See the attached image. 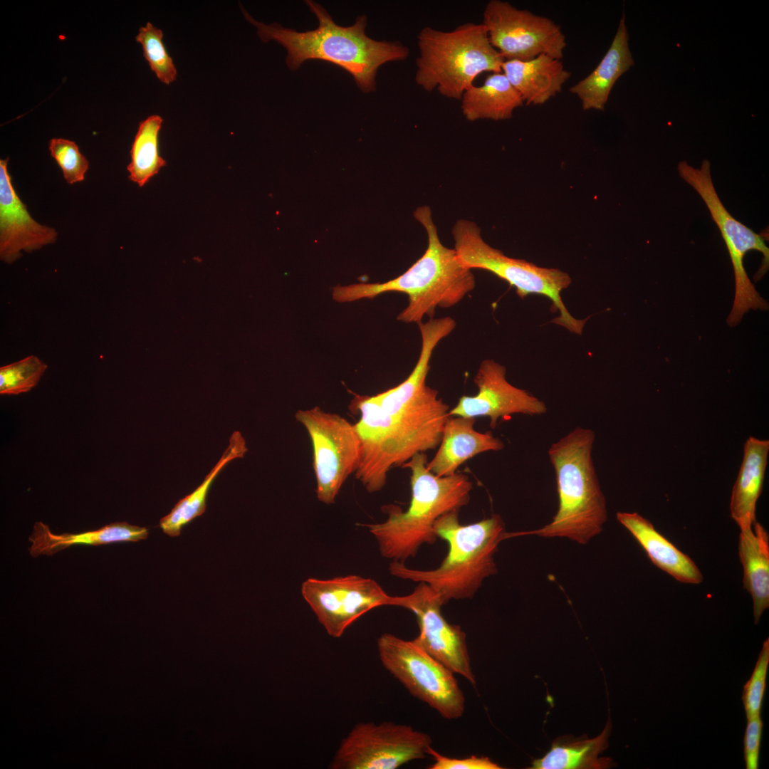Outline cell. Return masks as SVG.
<instances>
[{"label": "cell", "instance_id": "6da1fadb", "mask_svg": "<svg viewBox=\"0 0 769 769\" xmlns=\"http://www.w3.org/2000/svg\"><path fill=\"white\" fill-rule=\"evenodd\" d=\"M305 2L318 21L315 29L305 31L258 21L241 8L245 19L256 28L263 43L274 41L286 49V62L291 70H297L309 60L328 61L348 72L360 90L368 93L376 90L380 66L409 57V49L402 43L369 37L365 32L366 15L357 16L352 26H342L335 23L321 4L310 0Z\"/></svg>", "mask_w": 769, "mask_h": 769}, {"label": "cell", "instance_id": "7a4b0ae2", "mask_svg": "<svg viewBox=\"0 0 769 769\" xmlns=\"http://www.w3.org/2000/svg\"><path fill=\"white\" fill-rule=\"evenodd\" d=\"M414 216L424 228L428 244L424 253L407 271L384 283L337 286L333 298L340 303L373 298L388 292L408 295V305L397 319L406 323L433 318L437 308L459 303L475 287L472 270L460 261L454 249L442 244L429 206L418 207Z\"/></svg>", "mask_w": 769, "mask_h": 769}, {"label": "cell", "instance_id": "3957f363", "mask_svg": "<svg viewBox=\"0 0 769 769\" xmlns=\"http://www.w3.org/2000/svg\"><path fill=\"white\" fill-rule=\"evenodd\" d=\"M459 511L440 516L434 525L437 538L449 546L440 565L423 570L392 561V575L416 582H424L437 595L442 605L451 600L472 598L483 580L498 571L494 560L499 543L506 539L505 523L498 514L480 521L463 525Z\"/></svg>", "mask_w": 769, "mask_h": 769}, {"label": "cell", "instance_id": "277c9868", "mask_svg": "<svg viewBox=\"0 0 769 769\" xmlns=\"http://www.w3.org/2000/svg\"><path fill=\"white\" fill-rule=\"evenodd\" d=\"M425 453H418L402 466L411 471L412 498L405 511L385 507L388 517L380 523L364 524L376 539L380 555L404 563L424 544L437 540L434 525L444 514L467 505L473 483L463 474L437 476L427 469Z\"/></svg>", "mask_w": 769, "mask_h": 769}, {"label": "cell", "instance_id": "5b68a950", "mask_svg": "<svg viewBox=\"0 0 769 769\" xmlns=\"http://www.w3.org/2000/svg\"><path fill=\"white\" fill-rule=\"evenodd\" d=\"M595 440L592 429L577 427L550 446L548 454L556 477L558 511L543 527L509 533L508 537L566 538L584 545L602 532L607 511L592 457Z\"/></svg>", "mask_w": 769, "mask_h": 769}, {"label": "cell", "instance_id": "8992f818", "mask_svg": "<svg viewBox=\"0 0 769 769\" xmlns=\"http://www.w3.org/2000/svg\"><path fill=\"white\" fill-rule=\"evenodd\" d=\"M415 83L461 100L482 73L501 72L504 58L491 44L482 23H466L451 31L425 26L417 34Z\"/></svg>", "mask_w": 769, "mask_h": 769}, {"label": "cell", "instance_id": "52a82bcc", "mask_svg": "<svg viewBox=\"0 0 769 769\" xmlns=\"http://www.w3.org/2000/svg\"><path fill=\"white\" fill-rule=\"evenodd\" d=\"M452 234L454 249L465 267L495 274L513 286L521 298L534 293L547 297L551 300L554 311L560 312V315L552 322L572 333L582 334L587 319L572 316L561 298V292L571 283V278L567 273L506 256L482 239L480 228L474 221L458 220L453 226Z\"/></svg>", "mask_w": 769, "mask_h": 769}, {"label": "cell", "instance_id": "ba28073f", "mask_svg": "<svg viewBox=\"0 0 769 769\" xmlns=\"http://www.w3.org/2000/svg\"><path fill=\"white\" fill-rule=\"evenodd\" d=\"M679 176L700 195L712 219L716 224L726 245L733 266L735 278V296L733 307L727 318L729 326L739 324L749 310H768L767 301L761 297L749 279L743 264L746 254L750 251L762 253L761 267L757 273L760 279L767 271L769 249L765 239L736 219L725 208L713 185L711 163L705 159L700 168H695L686 161L677 165Z\"/></svg>", "mask_w": 769, "mask_h": 769}, {"label": "cell", "instance_id": "9c48e42d", "mask_svg": "<svg viewBox=\"0 0 769 769\" xmlns=\"http://www.w3.org/2000/svg\"><path fill=\"white\" fill-rule=\"evenodd\" d=\"M377 645L382 666L413 696L446 719L463 716L465 697L454 673L414 640L384 633L377 639Z\"/></svg>", "mask_w": 769, "mask_h": 769}, {"label": "cell", "instance_id": "30bf717a", "mask_svg": "<svg viewBox=\"0 0 769 769\" xmlns=\"http://www.w3.org/2000/svg\"><path fill=\"white\" fill-rule=\"evenodd\" d=\"M295 418L306 429L312 443L317 498L325 504H333L359 465L361 446L355 424L317 406L297 411Z\"/></svg>", "mask_w": 769, "mask_h": 769}, {"label": "cell", "instance_id": "8fae6325", "mask_svg": "<svg viewBox=\"0 0 769 769\" xmlns=\"http://www.w3.org/2000/svg\"><path fill=\"white\" fill-rule=\"evenodd\" d=\"M428 733L392 721L359 723L341 741L330 769H396L423 759L431 745Z\"/></svg>", "mask_w": 769, "mask_h": 769}, {"label": "cell", "instance_id": "7c38bea8", "mask_svg": "<svg viewBox=\"0 0 769 769\" xmlns=\"http://www.w3.org/2000/svg\"><path fill=\"white\" fill-rule=\"evenodd\" d=\"M491 44L505 61H528L540 54L561 59L566 47L560 26L551 19L501 0L489 1L483 22Z\"/></svg>", "mask_w": 769, "mask_h": 769}, {"label": "cell", "instance_id": "4fadbf2b", "mask_svg": "<svg viewBox=\"0 0 769 769\" xmlns=\"http://www.w3.org/2000/svg\"><path fill=\"white\" fill-rule=\"evenodd\" d=\"M350 407L360 414L355 424L361 446L355 477L367 492L375 493L385 486L391 469L402 466L415 454L375 396L355 394Z\"/></svg>", "mask_w": 769, "mask_h": 769}, {"label": "cell", "instance_id": "5bb4252c", "mask_svg": "<svg viewBox=\"0 0 769 769\" xmlns=\"http://www.w3.org/2000/svg\"><path fill=\"white\" fill-rule=\"evenodd\" d=\"M301 594L328 634L339 638L371 610L390 606L392 596L373 579L356 575L322 580L309 577Z\"/></svg>", "mask_w": 769, "mask_h": 769}, {"label": "cell", "instance_id": "9a60e30c", "mask_svg": "<svg viewBox=\"0 0 769 769\" xmlns=\"http://www.w3.org/2000/svg\"><path fill=\"white\" fill-rule=\"evenodd\" d=\"M442 605L437 595L424 582H419L409 595L392 597L390 603V606L402 607L414 614L419 634L413 640L420 647L475 686L466 633L459 625L445 619L441 612Z\"/></svg>", "mask_w": 769, "mask_h": 769}, {"label": "cell", "instance_id": "2e32d148", "mask_svg": "<svg viewBox=\"0 0 769 769\" xmlns=\"http://www.w3.org/2000/svg\"><path fill=\"white\" fill-rule=\"evenodd\" d=\"M506 367L491 359L481 362L474 378L478 388L474 396H462L449 410V415L476 418L486 417L495 429L500 418L513 414L540 415L545 404L528 391L512 385L506 378Z\"/></svg>", "mask_w": 769, "mask_h": 769}, {"label": "cell", "instance_id": "e0dca14e", "mask_svg": "<svg viewBox=\"0 0 769 769\" xmlns=\"http://www.w3.org/2000/svg\"><path fill=\"white\" fill-rule=\"evenodd\" d=\"M9 159L0 160V258L12 263L22 251L31 253L53 244L58 233L31 217L12 184Z\"/></svg>", "mask_w": 769, "mask_h": 769}, {"label": "cell", "instance_id": "ac0fdd59", "mask_svg": "<svg viewBox=\"0 0 769 769\" xmlns=\"http://www.w3.org/2000/svg\"><path fill=\"white\" fill-rule=\"evenodd\" d=\"M475 418H449L442 433L440 446L434 457L427 462L429 471L437 476L456 474L468 459L481 453L501 451L504 443L491 431L479 432L474 429Z\"/></svg>", "mask_w": 769, "mask_h": 769}, {"label": "cell", "instance_id": "d6986e66", "mask_svg": "<svg viewBox=\"0 0 769 769\" xmlns=\"http://www.w3.org/2000/svg\"><path fill=\"white\" fill-rule=\"evenodd\" d=\"M634 65L623 14L614 39L600 63L587 76L570 87V92L580 100L583 110H604L614 83Z\"/></svg>", "mask_w": 769, "mask_h": 769}, {"label": "cell", "instance_id": "ffe728a7", "mask_svg": "<svg viewBox=\"0 0 769 769\" xmlns=\"http://www.w3.org/2000/svg\"><path fill=\"white\" fill-rule=\"evenodd\" d=\"M617 519L657 567L683 583L697 585L703 581V575L694 560L658 532L649 520L637 513L627 512H617Z\"/></svg>", "mask_w": 769, "mask_h": 769}, {"label": "cell", "instance_id": "44dd1931", "mask_svg": "<svg viewBox=\"0 0 769 769\" xmlns=\"http://www.w3.org/2000/svg\"><path fill=\"white\" fill-rule=\"evenodd\" d=\"M501 71L526 105H543L561 92L571 73L560 59L540 54L528 61H504Z\"/></svg>", "mask_w": 769, "mask_h": 769}, {"label": "cell", "instance_id": "7402d4cb", "mask_svg": "<svg viewBox=\"0 0 769 769\" xmlns=\"http://www.w3.org/2000/svg\"><path fill=\"white\" fill-rule=\"evenodd\" d=\"M769 440L750 436L744 444L743 457L732 489L730 513L740 530L756 521V503L761 495L768 464Z\"/></svg>", "mask_w": 769, "mask_h": 769}, {"label": "cell", "instance_id": "603a6c76", "mask_svg": "<svg viewBox=\"0 0 769 769\" xmlns=\"http://www.w3.org/2000/svg\"><path fill=\"white\" fill-rule=\"evenodd\" d=\"M740 530L738 555L743 570V585L752 597L757 624L769 607V536L757 521L751 528Z\"/></svg>", "mask_w": 769, "mask_h": 769}, {"label": "cell", "instance_id": "cb8c5ba5", "mask_svg": "<svg viewBox=\"0 0 769 769\" xmlns=\"http://www.w3.org/2000/svg\"><path fill=\"white\" fill-rule=\"evenodd\" d=\"M149 535L145 527L133 525L127 522H115L98 530L82 533L54 534L48 525L36 522L29 541L31 556L53 555L74 545H100L121 542H137L145 540Z\"/></svg>", "mask_w": 769, "mask_h": 769}, {"label": "cell", "instance_id": "d4e9b609", "mask_svg": "<svg viewBox=\"0 0 769 769\" xmlns=\"http://www.w3.org/2000/svg\"><path fill=\"white\" fill-rule=\"evenodd\" d=\"M461 101V113L471 122L508 120L524 103L502 71L488 75L481 85H471Z\"/></svg>", "mask_w": 769, "mask_h": 769}, {"label": "cell", "instance_id": "484cf974", "mask_svg": "<svg viewBox=\"0 0 769 769\" xmlns=\"http://www.w3.org/2000/svg\"><path fill=\"white\" fill-rule=\"evenodd\" d=\"M611 730L608 721L603 731L593 738H560L550 750L532 763L533 769H604L612 766L610 758H599L608 746Z\"/></svg>", "mask_w": 769, "mask_h": 769}, {"label": "cell", "instance_id": "4316f807", "mask_svg": "<svg viewBox=\"0 0 769 769\" xmlns=\"http://www.w3.org/2000/svg\"><path fill=\"white\" fill-rule=\"evenodd\" d=\"M247 451L244 438L239 431H234L229 439L228 447L203 482L193 492L180 499L170 513L161 518L159 527L162 531L170 537H177L184 525L202 515L206 507V496L216 477L226 464L235 459L243 458Z\"/></svg>", "mask_w": 769, "mask_h": 769}, {"label": "cell", "instance_id": "83f0119b", "mask_svg": "<svg viewBox=\"0 0 769 769\" xmlns=\"http://www.w3.org/2000/svg\"><path fill=\"white\" fill-rule=\"evenodd\" d=\"M163 120L158 115H152L141 121L132 142L131 161L127 167L129 179L140 187H143L166 165V161L160 156L159 150V133Z\"/></svg>", "mask_w": 769, "mask_h": 769}, {"label": "cell", "instance_id": "f1b7e54d", "mask_svg": "<svg viewBox=\"0 0 769 769\" xmlns=\"http://www.w3.org/2000/svg\"><path fill=\"white\" fill-rule=\"evenodd\" d=\"M163 31L150 22L139 28L135 40L142 45L143 56L152 71L163 83L174 82L177 70L163 43Z\"/></svg>", "mask_w": 769, "mask_h": 769}, {"label": "cell", "instance_id": "f546056e", "mask_svg": "<svg viewBox=\"0 0 769 769\" xmlns=\"http://www.w3.org/2000/svg\"><path fill=\"white\" fill-rule=\"evenodd\" d=\"M47 365L35 355L0 368V394H19L30 391L39 382Z\"/></svg>", "mask_w": 769, "mask_h": 769}, {"label": "cell", "instance_id": "4dcf8cb0", "mask_svg": "<svg viewBox=\"0 0 769 769\" xmlns=\"http://www.w3.org/2000/svg\"><path fill=\"white\" fill-rule=\"evenodd\" d=\"M48 149L68 184L84 180L89 162L81 154L75 142L63 138H52L49 141Z\"/></svg>", "mask_w": 769, "mask_h": 769}, {"label": "cell", "instance_id": "1f68e13d", "mask_svg": "<svg viewBox=\"0 0 769 769\" xmlns=\"http://www.w3.org/2000/svg\"><path fill=\"white\" fill-rule=\"evenodd\" d=\"M769 666V639L763 644L750 679L743 686L742 701L746 718L760 715Z\"/></svg>", "mask_w": 769, "mask_h": 769}, {"label": "cell", "instance_id": "d6a6232c", "mask_svg": "<svg viewBox=\"0 0 769 769\" xmlns=\"http://www.w3.org/2000/svg\"><path fill=\"white\" fill-rule=\"evenodd\" d=\"M427 755H431L434 762L429 769H500V765L485 756L471 755L464 758L446 757L429 746Z\"/></svg>", "mask_w": 769, "mask_h": 769}, {"label": "cell", "instance_id": "836d02e7", "mask_svg": "<svg viewBox=\"0 0 769 769\" xmlns=\"http://www.w3.org/2000/svg\"><path fill=\"white\" fill-rule=\"evenodd\" d=\"M763 728L760 715L747 718L743 738V757L747 769L758 768Z\"/></svg>", "mask_w": 769, "mask_h": 769}]
</instances>
